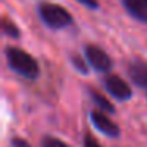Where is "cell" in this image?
Listing matches in <instances>:
<instances>
[{
	"label": "cell",
	"mask_w": 147,
	"mask_h": 147,
	"mask_svg": "<svg viewBox=\"0 0 147 147\" xmlns=\"http://www.w3.org/2000/svg\"><path fill=\"white\" fill-rule=\"evenodd\" d=\"M84 51H86L87 62H89L96 71H103V73H106V71H109L112 68L111 57H109L101 48H98V46H95V45H87Z\"/></svg>",
	"instance_id": "cell-3"
},
{
	"label": "cell",
	"mask_w": 147,
	"mask_h": 147,
	"mask_svg": "<svg viewBox=\"0 0 147 147\" xmlns=\"http://www.w3.org/2000/svg\"><path fill=\"white\" fill-rule=\"evenodd\" d=\"M36 10H38L40 19L52 30L65 29V27L71 26V22H73V16L70 14V11L57 3L40 2Z\"/></svg>",
	"instance_id": "cell-2"
},
{
	"label": "cell",
	"mask_w": 147,
	"mask_h": 147,
	"mask_svg": "<svg viewBox=\"0 0 147 147\" xmlns=\"http://www.w3.org/2000/svg\"><path fill=\"white\" fill-rule=\"evenodd\" d=\"M84 147H101V146L96 142L92 134H86V138H84Z\"/></svg>",
	"instance_id": "cell-12"
},
{
	"label": "cell",
	"mask_w": 147,
	"mask_h": 147,
	"mask_svg": "<svg viewBox=\"0 0 147 147\" xmlns=\"http://www.w3.org/2000/svg\"><path fill=\"white\" fill-rule=\"evenodd\" d=\"M11 146L13 147H32L26 139H22V138H13V139H11Z\"/></svg>",
	"instance_id": "cell-13"
},
{
	"label": "cell",
	"mask_w": 147,
	"mask_h": 147,
	"mask_svg": "<svg viewBox=\"0 0 147 147\" xmlns=\"http://www.w3.org/2000/svg\"><path fill=\"white\" fill-rule=\"evenodd\" d=\"M127 71H128L130 79L136 86L147 89V62L141 60V59L131 60L127 67Z\"/></svg>",
	"instance_id": "cell-6"
},
{
	"label": "cell",
	"mask_w": 147,
	"mask_h": 147,
	"mask_svg": "<svg viewBox=\"0 0 147 147\" xmlns=\"http://www.w3.org/2000/svg\"><path fill=\"white\" fill-rule=\"evenodd\" d=\"M90 120H92L93 127H95L98 131H101L103 134H106V136L117 138L119 134H120L119 127L105 114V111H101V109H100V111H92L90 112Z\"/></svg>",
	"instance_id": "cell-5"
},
{
	"label": "cell",
	"mask_w": 147,
	"mask_h": 147,
	"mask_svg": "<svg viewBox=\"0 0 147 147\" xmlns=\"http://www.w3.org/2000/svg\"><path fill=\"white\" fill-rule=\"evenodd\" d=\"M41 147H70V146L55 136H45L41 141Z\"/></svg>",
	"instance_id": "cell-10"
},
{
	"label": "cell",
	"mask_w": 147,
	"mask_h": 147,
	"mask_svg": "<svg viewBox=\"0 0 147 147\" xmlns=\"http://www.w3.org/2000/svg\"><path fill=\"white\" fill-rule=\"evenodd\" d=\"M105 87L115 100L119 101H125V100L131 98V89L120 76L117 74H109L105 78Z\"/></svg>",
	"instance_id": "cell-4"
},
{
	"label": "cell",
	"mask_w": 147,
	"mask_h": 147,
	"mask_svg": "<svg viewBox=\"0 0 147 147\" xmlns=\"http://www.w3.org/2000/svg\"><path fill=\"white\" fill-rule=\"evenodd\" d=\"M78 2L82 3L84 7L90 8V10H96V8H98V2H96V0H78Z\"/></svg>",
	"instance_id": "cell-14"
},
{
	"label": "cell",
	"mask_w": 147,
	"mask_h": 147,
	"mask_svg": "<svg viewBox=\"0 0 147 147\" xmlns=\"http://www.w3.org/2000/svg\"><path fill=\"white\" fill-rule=\"evenodd\" d=\"M71 62H73L74 68H76L78 71H81L82 74H86V73H87V67H86V63H84V62H82V59H81L78 54L71 57Z\"/></svg>",
	"instance_id": "cell-11"
},
{
	"label": "cell",
	"mask_w": 147,
	"mask_h": 147,
	"mask_svg": "<svg viewBox=\"0 0 147 147\" xmlns=\"http://www.w3.org/2000/svg\"><path fill=\"white\" fill-rule=\"evenodd\" d=\"M123 7L134 19L147 24V0H122Z\"/></svg>",
	"instance_id": "cell-7"
},
{
	"label": "cell",
	"mask_w": 147,
	"mask_h": 147,
	"mask_svg": "<svg viewBox=\"0 0 147 147\" xmlns=\"http://www.w3.org/2000/svg\"><path fill=\"white\" fill-rule=\"evenodd\" d=\"M5 55H7L8 67L18 74L27 78V79H36L40 74V67L36 60L26 52L24 49L14 48V46H8L5 49Z\"/></svg>",
	"instance_id": "cell-1"
},
{
	"label": "cell",
	"mask_w": 147,
	"mask_h": 147,
	"mask_svg": "<svg viewBox=\"0 0 147 147\" xmlns=\"http://www.w3.org/2000/svg\"><path fill=\"white\" fill-rule=\"evenodd\" d=\"M2 30H3V33L7 36H10V38H19L21 36L19 27H18L13 21L8 19V18H3V19H2Z\"/></svg>",
	"instance_id": "cell-9"
},
{
	"label": "cell",
	"mask_w": 147,
	"mask_h": 147,
	"mask_svg": "<svg viewBox=\"0 0 147 147\" xmlns=\"http://www.w3.org/2000/svg\"><path fill=\"white\" fill-rule=\"evenodd\" d=\"M90 96H92V101L95 103L101 111H105V112H114L115 111L114 106L111 105V101H108V100H106L100 92H96V90H90Z\"/></svg>",
	"instance_id": "cell-8"
}]
</instances>
